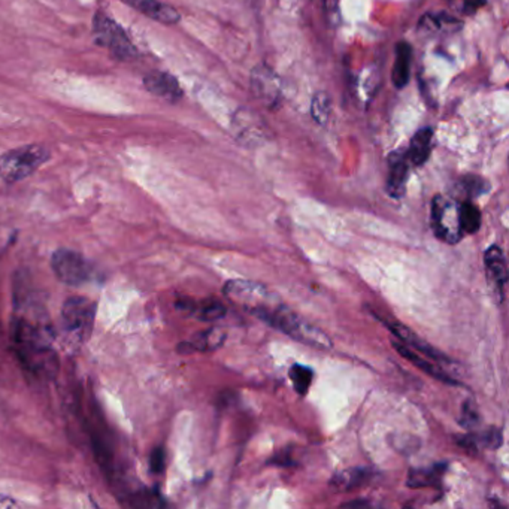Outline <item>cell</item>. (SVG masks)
Returning <instances> with one entry per match:
<instances>
[{
    "instance_id": "6da1fadb",
    "label": "cell",
    "mask_w": 509,
    "mask_h": 509,
    "mask_svg": "<svg viewBox=\"0 0 509 509\" xmlns=\"http://www.w3.org/2000/svg\"><path fill=\"white\" fill-rule=\"evenodd\" d=\"M96 317V303L87 298H71L65 302L60 320L62 341L66 350L78 351L90 339Z\"/></svg>"
},
{
    "instance_id": "7a4b0ae2",
    "label": "cell",
    "mask_w": 509,
    "mask_h": 509,
    "mask_svg": "<svg viewBox=\"0 0 509 509\" xmlns=\"http://www.w3.org/2000/svg\"><path fill=\"white\" fill-rule=\"evenodd\" d=\"M264 323L278 329L287 337L293 338L305 346H314L318 350H329L331 348V341L324 331L314 327L309 323L303 322L298 314L290 311L289 308L279 305L266 317Z\"/></svg>"
},
{
    "instance_id": "3957f363",
    "label": "cell",
    "mask_w": 509,
    "mask_h": 509,
    "mask_svg": "<svg viewBox=\"0 0 509 509\" xmlns=\"http://www.w3.org/2000/svg\"><path fill=\"white\" fill-rule=\"evenodd\" d=\"M49 159V151L42 145L11 149L0 157V177L8 183H17L36 172Z\"/></svg>"
},
{
    "instance_id": "277c9868",
    "label": "cell",
    "mask_w": 509,
    "mask_h": 509,
    "mask_svg": "<svg viewBox=\"0 0 509 509\" xmlns=\"http://www.w3.org/2000/svg\"><path fill=\"white\" fill-rule=\"evenodd\" d=\"M93 36L97 45L108 49L120 62H130L138 56V49L125 30L103 12H96L93 19Z\"/></svg>"
},
{
    "instance_id": "5b68a950",
    "label": "cell",
    "mask_w": 509,
    "mask_h": 509,
    "mask_svg": "<svg viewBox=\"0 0 509 509\" xmlns=\"http://www.w3.org/2000/svg\"><path fill=\"white\" fill-rule=\"evenodd\" d=\"M224 294L260 320L279 305L264 285L251 281H229L224 285Z\"/></svg>"
},
{
    "instance_id": "8992f818",
    "label": "cell",
    "mask_w": 509,
    "mask_h": 509,
    "mask_svg": "<svg viewBox=\"0 0 509 509\" xmlns=\"http://www.w3.org/2000/svg\"><path fill=\"white\" fill-rule=\"evenodd\" d=\"M51 268L62 283L75 287L88 283L95 275L93 264L84 255L68 248H60L54 253Z\"/></svg>"
},
{
    "instance_id": "52a82bcc",
    "label": "cell",
    "mask_w": 509,
    "mask_h": 509,
    "mask_svg": "<svg viewBox=\"0 0 509 509\" xmlns=\"http://www.w3.org/2000/svg\"><path fill=\"white\" fill-rule=\"evenodd\" d=\"M433 233L445 244H457L463 238L459 221V203L448 197L437 196L432 202Z\"/></svg>"
},
{
    "instance_id": "ba28073f",
    "label": "cell",
    "mask_w": 509,
    "mask_h": 509,
    "mask_svg": "<svg viewBox=\"0 0 509 509\" xmlns=\"http://www.w3.org/2000/svg\"><path fill=\"white\" fill-rule=\"evenodd\" d=\"M25 368L41 378H54L58 372V357L53 346H34L17 351Z\"/></svg>"
},
{
    "instance_id": "9c48e42d",
    "label": "cell",
    "mask_w": 509,
    "mask_h": 509,
    "mask_svg": "<svg viewBox=\"0 0 509 509\" xmlns=\"http://www.w3.org/2000/svg\"><path fill=\"white\" fill-rule=\"evenodd\" d=\"M251 88L255 97L268 108H277L281 103V82L266 65H260L253 71Z\"/></svg>"
},
{
    "instance_id": "30bf717a",
    "label": "cell",
    "mask_w": 509,
    "mask_h": 509,
    "mask_svg": "<svg viewBox=\"0 0 509 509\" xmlns=\"http://www.w3.org/2000/svg\"><path fill=\"white\" fill-rule=\"evenodd\" d=\"M409 160L406 153H394L389 159V177L387 193L394 199H400L406 192L408 183Z\"/></svg>"
},
{
    "instance_id": "8fae6325",
    "label": "cell",
    "mask_w": 509,
    "mask_h": 509,
    "mask_svg": "<svg viewBox=\"0 0 509 509\" xmlns=\"http://www.w3.org/2000/svg\"><path fill=\"white\" fill-rule=\"evenodd\" d=\"M144 86L149 93L169 102H179L183 97L179 80L168 72L148 73L144 78Z\"/></svg>"
},
{
    "instance_id": "7c38bea8",
    "label": "cell",
    "mask_w": 509,
    "mask_h": 509,
    "mask_svg": "<svg viewBox=\"0 0 509 509\" xmlns=\"http://www.w3.org/2000/svg\"><path fill=\"white\" fill-rule=\"evenodd\" d=\"M123 2L140 11L145 17L156 19L163 25H177L181 19L179 11L171 5L162 4L159 0H123Z\"/></svg>"
},
{
    "instance_id": "4fadbf2b",
    "label": "cell",
    "mask_w": 509,
    "mask_h": 509,
    "mask_svg": "<svg viewBox=\"0 0 509 509\" xmlns=\"http://www.w3.org/2000/svg\"><path fill=\"white\" fill-rule=\"evenodd\" d=\"M484 264L491 283L495 284L496 292L504 298L505 285L508 283V266H506V259L500 247L491 246L489 250L485 251Z\"/></svg>"
},
{
    "instance_id": "5bb4252c",
    "label": "cell",
    "mask_w": 509,
    "mask_h": 509,
    "mask_svg": "<svg viewBox=\"0 0 509 509\" xmlns=\"http://www.w3.org/2000/svg\"><path fill=\"white\" fill-rule=\"evenodd\" d=\"M390 330L393 331L394 337L398 338L402 344L413 348L417 353H422L424 356L430 357L433 361H448L447 357L442 356L439 351L435 350L432 346H429L428 342L423 341L422 338H418L413 330H409L408 327L399 323H389L387 324Z\"/></svg>"
},
{
    "instance_id": "9a60e30c",
    "label": "cell",
    "mask_w": 509,
    "mask_h": 509,
    "mask_svg": "<svg viewBox=\"0 0 509 509\" xmlns=\"http://www.w3.org/2000/svg\"><path fill=\"white\" fill-rule=\"evenodd\" d=\"M393 346L398 350L400 356L411 361L414 366H417L418 369H422L426 374L430 375L435 380L442 381L445 384H457L456 381L452 380V376H448L447 372L442 369L441 366L433 365L432 361H426L423 356H420L417 351H414L413 348H409V346H405L400 341L393 342Z\"/></svg>"
},
{
    "instance_id": "2e32d148",
    "label": "cell",
    "mask_w": 509,
    "mask_h": 509,
    "mask_svg": "<svg viewBox=\"0 0 509 509\" xmlns=\"http://www.w3.org/2000/svg\"><path fill=\"white\" fill-rule=\"evenodd\" d=\"M226 341V331L218 327H211L207 330L196 333L190 341L184 342L183 346H179L181 351H201V353H209L220 348Z\"/></svg>"
},
{
    "instance_id": "e0dca14e",
    "label": "cell",
    "mask_w": 509,
    "mask_h": 509,
    "mask_svg": "<svg viewBox=\"0 0 509 509\" xmlns=\"http://www.w3.org/2000/svg\"><path fill=\"white\" fill-rule=\"evenodd\" d=\"M411 63H413V47L408 42L396 45V58H394L391 80L396 88H404L411 77Z\"/></svg>"
},
{
    "instance_id": "ac0fdd59",
    "label": "cell",
    "mask_w": 509,
    "mask_h": 509,
    "mask_svg": "<svg viewBox=\"0 0 509 509\" xmlns=\"http://www.w3.org/2000/svg\"><path fill=\"white\" fill-rule=\"evenodd\" d=\"M457 444L465 450L476 452L480 448H491L496 450L502 445V432L499 429H489L478 433H469L457 437Z\"/></svg>"
},
{
    "instance_id": "d6986e66",
    "label": "cell",
    "mask_w": 509,
    "mask_h": 509,
    "mask_svg": "<svg viewBox=\"0 0 509 509\" xmlns=\"http://www.w3.org/2000/svg\"><path fill=\"white\" fill-rule=\"evenodd\" d=\"M432 144L433 130H418L413 140H411L408 151H406L409 163H413L414 166H423L429 160V156H430V151H432Z\"/></svg>"
},
{
    "instance_id": "ffe728a7",
    "label": "cell",
    "mask_w": 509,
    "mask_h": 509,
    "mask_svg": "<svg viewBox=\"0 0 509 509\" xmlns=\"http://www.w3.org/2000/svg\"><path fill=\"white\" fill-rule=\"evenodd\" d=\"M372 472L365 467H353L346 471L339 472L330 480L331 489L338 491H350L359 489L361 485L368 484L372 478Z\"/></svg>"
},
{
    "instance_id": "44dd1931",
    "label": "cell",
    "mask_w": 509,
    "mask_h": 509,
    "mask_svg": "<svg viewBox=\"0 0 509 509\" xmlns=\"http://www.w3.org/2000/svg\"><path fill=\"white\" fill-rule=\"evenodd\" d=\"M179 308L194 314L202 322H214V320H220L226 315V308L216 299H207V300L199 303L184 300V302L179 303Z\"/></svg>"
},
{
    "instance_id": "7402d4cb",
    "label": "cell",
    "mask_w": 509,
    "mask_h": 509,
    "mask_svg": "<svg viewBox=\"0 0 509 509\" xmlns=\"http://www.w3.org/2000/svg\"><path fill=\"white\" fill-rule=\"evenodd\" d=\"M447 471V465H433L430 467L411 469L408 475V487L411 489H424V487H437L441 484L442 476Z\"/></svg>"
},
{
    "instance_id": "603a6c76",
    "label": "cell",
    "mask_w": 509,
    "mask_h": 509,
    "mask_svg": "<svg viewBox=\"0 0 509 509\" xmlns=\"http://www.w3.org/2000/svg\"><path fill=\"white\" fill-rule=\"evenodd\" d=\"M459 221L463 233L474 235L480 231L481 227V212L474 203L469 201H463L459 203Z\"/></svg>"
},
{
    "instance_id": "cb8c5ba5",
    "label": "cell",
    "mask_w": 509,
    "mask_h": 509,
    "mask_svg": "<svg viewBox=\"0 0 509 509\" xmlns=\"http://www.w3.org/2000/svg\"><path fill=\"white\" fill-rule=\"evenodd\" d=\"M461 23L459 19L450 15L439 12V14H426L420 23V29L426 32H452V30L460 29Z\"/></svg>"
},
{
    "instance_id": "d4e9b609",
    "label": "cell",
    "mask_w": 509,
    "mask_h": 509,
    "mask_svg": "<svg viewBox=\"0 0 509 509\" xmlns=\"http://www.w3.org/2000/svg\"><path fill=\"white\" fill-rule=\"evenodd\" d=\"M289 376L294 390L300 396H305L311 384H313L314 370L309 366L294 363V365L290 366Z\"/></svg>"
},
{
    "instance_id": "484cf974",
    "label": "cell",
    "mask_w": 509,
    "mask_h": 509,
    "mask_svg": "<svg viewBox=\"0 0 509 509\" xmlns=\"http://www.w3.org/2000/svg\"><path fill=\"white\" fill-rule=\"evenodd\" d=\"M487 187H489V184L485 179H480V177H476V175H467L465 179H461L459 183H457V192L463 194V196H467V201L472 199V197L481 196V194H484L487 192Z\"/></svg>"
},
{
    "instance_id": "4316f807",
    "label": "cell",
    "mask_w": 509,
    "mask_h": 509,
    "mask_svg": "<svg viewBox=\"0 0 509 509\" xmlns=\"http://www.w3.org/2000/svg\"><path fill=\"white\" fill-rule=\"evenodd\" d=\"M330 97H329L327 93L320 92L314 96L311 114H313L314 120L317 121L318 125H326L329 116H330Z\"/></svg>"
},
{
    "instance_id": "83f0119b",
    "label": "cell",
    "mask_w": 509,
    "mask_h": 509,
    "mask_svg": "<svg viewBox=\"0 0 509 509\" xmlns=\"http://www.w3.org/2000/svg\"><path fill=\"white\" fill-rule=\"evenodd\" d=\"M480 411L476 408L475 402L467 400L461 406L460 424L467 429H474L480 424Z\"/></svg>"
},
{
    "instance_id": "f1b7e54d",
    "label": "cell",
    "mask_w": 509,
    "mask_h": 509,
    "mask_svg": "<svg viewBox=\"0 0 509 509\" xmlns=\"http://www.w3.org/2000/svg\"><path fill=\"white\" fill-rule=\"evenodd\" d=\"M164 463H166V456H164L163 448H156L151 459H149V467L154 474H160L164 471Z\"/></svg>"
},
{
    "instance_id": "f546056e",
    "label": "cell",
    "mask_w": 509,
    "mask_h": 509,
    "mask_svg": "<svg viewBox=\"0 0 509 509\" xmlns=\"http://www.w3.org/2000/svg\"><path fill=\"white\" fill-rule=\"evenodd\" d=\"M324 10L329 17L331 26H337L339 23V2L338 0H324Z\"/></svg>"
},
{
    "instance_id": "4dcf8cb0",
    "label": "cell",
    "mask_w": 509,
    "mask_h": 509,
    "mask_svg": "<svg viewBox=\"0 0 509 509\" xmlns=\"http://www.w3.org/2000/svg\"><path fill=\"white\" fill-rule=\"evenodd\" d=\"M485 0H461L460 11L465 14H474L475 11L480 10L481 6L484 5Z\"/></svg>"
}]
</instances>
